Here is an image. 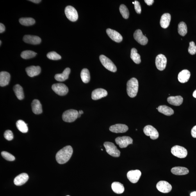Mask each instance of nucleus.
Listing matches in <instances>:
<instances>
[{"mask_svg": "<svg viewBox=\"0 0 196 196\" xmlns=\"http://www.w3.org/2000/svg\"><path fill=\"white\" fill-rule=\"evenodd\" d=\"M37 54L36 52L30 50H26L22 52L21 57L22 58L25 59H28L33 58L35 57Z\"/></svg>", "mask_w": 196, "mask_h": 196, "instance_id": "obj_36", "label": "nucleus"}, {"mask_svg": "<svg viewBox=\"0 0 196 196\" xmlns=\"http://www.w3.org/2000/svg\"><path fill=\"white\" fill-rule=\"evenodd\" d=\"M190 73L188 70H184L180 72L178 75V80L180 83H184L187 82L190 77Z\"/></svg>", "mask_w": 196, "mask_h": 196, "instance_id": "obj_24", "label": "nucleus"}, {"mask_svg": "<svg viewBox=\"0 0 196 196\" xmlns=\"http://www.w3.org/2000/svg\"><path fill=\"white\" fill-rule=\"evenodd\" d=\"M81 77L83 83H87L90 80V73L86 68H84L81 73Z\"/></svg>", "mask_w": 196, "mask_h": 196, "instance_id": "obj_33", "label": "nucleus"}, {"mask_svg": "<svg viewBox=\"0 0 196 196\" xmlns=\"http://www.w3.org/2000/svg\"><path fill=\"white\" fill-rule=\"evenodd\" d=\"M108 95L107 91L103 89L99 88L93 90L92 93V98L93 100H97L105 97Z\"/></svg>", "mask_w": 196, "mask_h": 196, "instance_id": "obj_17", "label": "nucleus"}, {"mask_svg": "<svg viewBox=\"0 0 196 196\" xmlns=\"http://www.w3.org/2000/svg\"><path fill=\"white\" fill-rule=\"evenodd\" d=\"M168 102L170 104L174 106H180L183 102V98L180 95L176 96H170L167 99Z\"/></svg>", "mask_w": 196, "mask_h": 196, "instance_id": "obj_26", "label": "nucleus"}, {"mask_svg": "<svg viewBox=\"0 0 196 196\" xmlns=\"http://www.w3.org/2000/svg\"><path fill=\"white\" fill-rule=\"evenodd\" d=\"M133 4H134V2H133Z\"/></svg>", "mask_w": 196, "mask_h": 196, "instance_id": "obj_51", "label": "nucleus"}, {"mask_svg": "<svg viewBox=\"0 0 196 196\" xmlns=\"http://www.w3.org/2000/svg\"><path fill=\"white\" fill-rule=\"evenodd\" d=\"M158 110L159 112L168 116H171L174 113V111L172 109L166 106H159Z\"/></svg>", "mask_w": 196, "mask_h": 196, "instance_id": "obj_29", "label": "nucleus"}, {"mask_svg": "<svg viewBox=\"0 0 196 196\" xmlns=\"http://www.w3.org/2000/svg\"><path fill=\"white\" fill-rule=\"evenodd\" d=\"M171 152L173 155L180 158H185L188 155L187 150L185 148L178 145L173 147Z\"/></svg>", "mask_w": 196, "mask_h": 196, "instance_id": "obj_6", "label": "nucleus"}, {"mask_svg": "<svg viewBox=\"0 0 196 196\" xmlns=\"http://www.w3.org/2000/svg\"><path fill=\"white\" fill-rule=\"evenodd\" d=\"M52 88L57 94L61 96L67 95L68 92L67 86L63 83H56L52 85Z\"/></svg>", "mask_w": 196, "mask_h": 196, "instance_id": "obj_7", "label": "nucleus"}, {"mask_svg": "<svg viewBox=\"0 0 196 196\" xmlns=\"http://www.w3.org/2000/svg\"><path fill=\"white\" fill-rule=\"evenodd\" d=\"M138 82L135 78H132L127 82V92L130 97H135L138 92Z\"/></svg>", "mask_w": 196, "mask_h": 196, "instance_id": "obj_2", "label": "nucleus"}, {"mask_svg": "<svg viewBox=\"0 0 196 196\" xmlns=\"http://www.w3.org/2000/svg\"><path fill=\"white\" fill-rule=\"evenodd\" d=\"M5 29V27L4 25L2 23H0V33H2L4 32Z\"/></svg>", "mask_w": 196, "mask_h": 196, "instance_id": "obj_44", "label": "nucleus"}, {"mask_svg": "<svg viewBox=\"0 0 196 196\" xmlns=\"http://www.w3.org/2000/svg\"><path fill=\"white\" fill-rule=\"evenodd\" d=\"M29 1L33 2V3H39L40 2L42 1H41V0H30V1Z\"/></svg>", "mask_w": 196, "mask_h": 196, "instance_id": "obj_46", "label": "nucleus"}, {"mask_svg": "<svg viewBox=\"0 0 196 196\" xmlns=\"http://www.w3.org/2000/svg\"><path fill=\"white\" fill-rule=\"evenodd\" d=\"M16 96L19 100H22L24 99V94L23 89L21 86L19 84H17L13 88Z\"/></svg>", "mask_w": 196, "mask_h": 196, "instance_id": "obj_30", "label": "nucleus"}, {"mask_svg": "<svg viewBox=\"0 0 196 196\" xmlns=\"http://www.w3.org/2000/svg\"><path fill=\"white\" fill-rule=\"evenodd\" d=\"M104 145L107 153L110 155L115 157H120V152L113 143L106 142L104 143Z\"/></svg>", "mask_w": 196, "mask_h": 196, "instance_id": "obj_5", "label": "nucleus"}, {"mask_svg": "<svg viewBox=\"0 0 196 196\" xmlns=\"http://www.w3.org/2000/svg\"><path fill=\"white\" fill-rule=\"evenodd\" d=\"M33 112L36 115L40 114L42 113V106L39 100H34L31 104Z\"/></svg>", "mask_w": 196, "mask_h": 196, "instance_id": "obj_25", "label": "nucleus"}, {"mask_svg": "<svg viewBox=\"0 0 196 196\" xmlns=\"http://www.w3.org/2000/svg\"><path fill=\"white\" fill-rule=\"evenodd\" d=\"M29 177L28 174L25 173L18 175L14 180V183L15 185L20 186L23 185L28 181Z\"/></svg>", "mask_w": 196, "mask_h": 196, "instance_id": "obj_18", "label": "nucleus"}, {"mask_svg": "<svg viewBox=\"0 0 196 196\" xmlns=\"http://www.w3.org/2000/svg\"><path fill=\"white\" fill-rule=\"evenodd\" d=\"M20 23L25 26H30L35 23V21L31 18H22L19 20Z\"/></svg>", "mask_w": 196, "mask_h": 196, "instance_id": "obj_34", "label": "nucleus"}, {"mask_svg": "<svg viewBox=\"0 0 196 196\" xmlns=\"http://www.w3.org/2000/svg\"><path fill=\"white\" fill-rule=\"evenodd\" d=\"M83 113H84V112L83 111L80 110V111H79V114H80L81 115L82 114H83Z\"/></svg>", "mask_w": 196, "mask_h": 196, "instance_id": "obj_49", "label": "nucleus"}, {"mask_svg": "<svg viewBox=\"0 0 196 196\" xmlns=\"http://www.w3.org/2000/svg\"><path fill=\"white\" fill-rule=\"evenodd\" d=\"M70 68H65L62 74H57L54 76V78L57 81L63 82L68 79L70 73Z\"/></svg>", "mask_w": 196, "mask_h": 196, "instance_id": "obj_23", "label": "nucleus"}, {"mask_svg": "<svg viewBox=\"0 0 196 196\" xmlns=\"http://www.w3.org/2000/svg\"><path fill=\"white\" fill-rule=\"evenodd\" d=\"M79 111L74 109H70L64 111L62 115L64 121L67 122H73L78 118Z\"/></svg>", "mask_w": 196, "mask_h": 196, "instance_id": "obj_3", "label": "nucleus"}, {"mask_svg": "<svg viewBox=\"0 0 196 196\" xmlns=\"http://www.w3.org/2000/svg\"><path fill=\"white\" fill-rule=\"evenodd\" d=\"M47 57L51 60H60L61 58L60 55L54 51L49 52L47 54Z\"/></svg>", "mask_w": 196, "mask_h": 196, "instance_id": "obj_38", "label": "nucleus"}, {"mask_svg": "<svg viewBox=\"0 0 196 196\" xmlns=\"http://www.w3.org/2000/svg\"><path fill=\"white\" fill-rule=\"evenodd\" d=\"M106 32L109 37L115 42L120 43L122 40V36L118 32L110 28L107 29Z\"/></svg>", "mask_w": 196, "mask_h": 196, "instance_id": "obj_15", "label": "nucleus"}, {"mask_svg": "<svg viewBox=\"0 0 196 196\" xmlns=\"http://www.w3.org/2000/svg\"><path fill=\"white\" fill-rule=\"evenodd\" d=\"M131 58L137 64H139L141 62L140 56L137 53V50L135 48L131 49Z\"/></svg>", "mask_w": 196, "mask_h": 196, "instance_id": "obj_32", "label": "nucleus"}, {"mask_svg": "<svg viewBox=\"0 0 196 196\" xmlns=\"http://www.w3.org/2000/svg\"><path fill=\"white\" fill-rule=\"evenodd\" d=\"M16 126L18 129L23 133H26L28 131L27 124H26L23 121L18 120L16 123Z\"/></svg>", "mask_w": 196, "mask_h": 196, "instance_id": "obj_31", "label": "nucleus"}, {"mask_svg": "<svg viewBox=\"0 0 196 196\" xmlns=\"http://www.w3.org/2000/svg\"><path fill=\"white\" fill-rule=\"evenodd\" d=\"M193 96L196 99V90L194 91L193 93Z\"/></svg>", "mask_w": 196, "mask_h": 196, "instance_id": "obj_48", "label": "nucleus"}, {"mask_svg": "<svg viewBox=\"0 0 196 196\" xmlns=\"http://www.w3.org/2000/svg\"><path fill=\"white\" fill-rule=\"evenodd\" d=\"M111 188L114 192L117 194H121L125 190L124 185L119 182H113L111 184Z\"/></svg>", "mask_w": 196, "mask_h": 196, "instance_id": "obj_27", "label": "nucleus"}, {"mask_svg": "<svg viewBox=\"0 0 196 196\" xmlns=\"http://www.w3.org/2000/svg\"><path fill=\"white\" fill-rule=\"evenodd\" d=\"M117 144L121 148H126L130 144L133 143V140L131 137L128 136H123L118 137L115 139Z\"/></svg>", "mask_w": 196, "mask_h": 196, "instance_id": "obj_10", "label": "nucleus"}, {"mask_svg": "<svg viewBox=\"0 0 196 196\" xmlns=\"http://www.w3.org/2000/svg\"><path fill=\"white\" fill-rule=\"evenodd\" d=\"M173 174L176 175H185L188 174L189 170L187 168L182 167H175L171 169Z\"/></svg>", "mask_w": 196, "mask_h": 196, "instance_id": "obj_28", "label": "nucleus"}, {"mask_svg": "<svg viewBox=\"0 0 196 196\" xmlns=\"http://www.w3.org/2000/svg\"><path fill=\"white\" fill-rule=\"evenodd\" d=\"M144 1L148 6L152 5L154 2L153 0H145Z\"/></svg>", "mask_w": 196, "mask_h": 196, "instance_id": "obj_45", "label": "nucleus"}, {"mask_svg": "<svg viewBox=\"0 0 196 196\" xmlns=\"http://www.w3.org/2000/svg\"><path fill=\"white\" fill-rule=\"evenodd\" d=\"M26 71L29 76L33 77L39 75L41 69L39 66H31L27 67L26 69Z\"/></svg>", "mask_w": 196, "mask_h": 196, "instance_id": "obj_20", "label": "nucleus"}, {"mask_svg": "<svg viewBox=\"0 0 196 196\" xmlns=\"http://www.w3.org/2000/svg\"><path fill=\"white\" fill-rule=\"evenodd\" d=\"M156 188L160 192L164 193H169L172 190V186L166 181H160L157 184Z\"/></svg>", "mask_w": 196, "mask_h": 196, "instance_id": "obj_12", "label": "nucleus"}, {"mask_svg": "<svg viewBox=\"0 0 196 196\" xmlns=\"http://www.w3.org/2000/svg\"><path fill=\"white\" fill-rule=\"evenodd\" d=\"M188 52L189 54L192 55H193L196 53V46L194 42H191L189 43Z\"/></svg>", "mask_w": 196, "mask_h": 196, "instance_id": "obj_40", "label": "nucleus"}, {"mask_svg": "<svg viewBox=\"0 0 196 196\" xmlns=\"http://www.w3.org/2000/svg\"><path fill=\"white\" fill-rule=\"evenodd\" d=\"M100 60L102 65L109 71L113 72H115L117 71V67L106 56L104 55H100Z\"/></svg>", "mask_w": 196, "mask_h": 196, "instance_id": "obj_4", "label": "nucleus"}, {"mask_svg": "<svg viewBox=\"0 0 196 196\" xmlns=\"http://www.w3.org/2000/svg\"><path fill=\"white\" fill-rule=\"evenodd\" d=\"M134 38L137 42L142 45L147 44L148 40L146 36L143 35L140 29H137L134 34Z\"/></svg>", "mask_w": 196, "mask_h": 196, "instance_id": "obj_14", "label": "nucleus"}, {"mask_svg": "<svg viewBox=\"0 0 196 196\" xmlns=\"http://www.w3.org/2000/svg\"><path fill=\"white\" fill-rule=\"evenodd\" d=\"M141 175V173L138 170L130 171L127 174V178L132 183H137Z\"/></svg>", "mask_w": 196, "mask_h": 196, "instance_id": "obj_13", "label": "nucleus"}, {"mask_svg": "<svg viewBox=\"0 0 196 196\" xmlns=\"http://www.w3.org/2000/svg\"><path fill=\"white\" fill-rule=\"evenodd\" d=\"M167 60L165 56L162 54H158L156 59V65L158 70H163L166 68Z\"/></svg>", "mask_w": 196, "mask_h": 196, "instance_id": "obj_11", "label": "nucleus"}, {"mask_svg": "<svg viewBox=\"0 0 196 196\" xmlns=\"http://www.w3.org/2000/svg\"><path fill=\"white\" fill-rule=\"evenodd\" d=\"M143 132L146 135L150 136L152 140H155L158 138L159 134L158 131L152 125H148L145 127Z\"/></svg>", "mask_w": 196, "mask_h": 196, "instance_id": "obj_9", "label": "nucleus"}, {"mask_svg": "<svg viewBox=\"0 0 196 196\" xmlns=\"http://www.w3.org/2000/svg\"><path fill=\"white\" fill-rule=\"evenodd\" d=\"M178 32L180 35L184 36L188 33L187 26L185 23L180 22L178 26Z\"/></svg>", "mask_w": 196, "mask_h": 196, "instance_id": "obj_35", "label": "nucleus"}, {"mask_svg": "<svg viewBox=\"0 0 196 196\" xmlns=\"http://www.w3.org/2000/svg\"><path fill=\"white\" fill-rule=\"evenodd\" d=\"M134 8L137 13L140 14L141 12V8L140 2L138 1H134Z\"/></svg>", "mask_w": 196, "mask_h": 196, "instance_id": "obj_42", "label": "nucleus"}, {"mask_svg": "<svg viewBox=\"0 0 196 196\" xmlns=\"http://www.w3.org/2000/svg\"><path fill=\"white\" fill-rule=\"evenodd\" d=\"M10 79V75L8 72L2 71L0 73V85L4 86L8 85Z\"/></svg>", "mask_w": 196, "mask_h": 196, "instance_id": "obj_21", "label": "nucleus"}, {"mask_svg": "<svg viewBox=\"0 0 196 196\" xmlns=\"http://www.w3.org/2000/svg\"><path fill=\"white\" fill-rule=\"evenodd\" d=\"M191 196H196V192L194 191V192H192L191 193Z\"/></svg>", "mask_w": 196, "mask_h": 196, "instance_id": "obj_47", "label": "nucleus"}, {"mask_svg": "<svg viewBox=\"0 0 196 196\" xmlns=\"http://www.w3.org/2000/svg\"><path fill=\"white\" fill-rule=\"evenodd\" d=\"M1 43H2V42H1V40L0 41V44H0V45H1Z\"/></svg>", "mask_w": 196, "mask_h": 196, "instance_id": "obj_50", "label": "nucleus"}, {"mask_svg": "<svg viewBox=\"0 0 196 196\" xmlns=\"http://www.w3.org/2000/svg\"><path fill=\"white\" fill-rule=\"evenodd\" d=\"M4 136L7 140L9 141L12 140L13 138V134L10 130L6 131L4 132Z\"/></svg>", "mask_w": 196, "mask_h": 196, "instance_id": "obj_41", "label": "nucleus"}, {"mask_svg": "<svg viewBox=\"0 0 196 196\" xmlns=\"http://www.w3.org/2000/svg\"><path fill=\"white\" fill-rule=\"evenodd\" d=\"M119 10L123 17L125 19H128L129 17V13L128 9H127L126 6L124 4H121Z\"/></svg>", "mask_w": 196, "mask_h": 196, "instance_id": "obj_37", "label": "nucleus"}, {"mask_svg": "<svg viewBox=\"0 0 196 196\" xmlns=\"http://www.w3.org/2000/svg\"><path fill=\"white\" fill-rule=\"evenodd\" d=\"M128 130V127L125 124H117L111 126L109 130L115 133H124Z\"/></svg>", "mask_w": 196, "mask_h": 196, "instance_id": "obj_16", "label": "nucleus"}, {"mask_svg": "<svg viewBox=\"0 0 196 196\" xmlns=\"http://www.w3.org/2000/svg\"><path fill=\"white\" fill-rule=\"evenodd\" d=\"M1 155L4 159L8 161H12L15 160L14 156L8 152L5 151L2 152Z\"/></svg>", "mask_w": 196, "mask_h": 196, "instance_id": "obj_39", "label": "nucleus"}, {"mask_svg": "<svg viewBox=\"0 0 196 196\" xmlns=\"http://www.w3.org/2000/svg\"><path fill=\"white\" fill-rule=\"evenodd\" d=\"M65 13L68 19L72 22H75L78 19L77 11L73 7L68 6L65 8Z\"/></svg>", "mask_w": 196, "mask_h": 196, "instance_id": "obj_8", "label": "nucleus"}, {"mask_svg": "<svg viewBox=\"0 0 196 196\" xmlns=\"http://www.w3.org/2000/svg\"><path fill=\"white\" fill-rule=\"evenodd\" d=\"M73 150L70 146H67L59 150L56 156V160L59 164L67 163L71 158Z\"/></svg>", "mask_w": 196, "mask_h": 196, "instance_id": "obj_1", "label": "nucleus"}, {"mask_svg": "<svg viewBox=\"0 0 196 196\" xmlns=\"http://www.w3.org/2000/svg\"><path fill=\"white\" fill-rule=\"evenodd\" d=\"M171 19V16L169 13H164L161 18L160 24L161 26L163 28H166L169 26Z\"/></svg>", "mask_w": 196, "mask_h": 196, "instance_id": "obj_22", "label": "nucleus"}, {"mask_svg": "<svg viewBox=\"0 0 196 196\" xmlns=\"http://www.w3.org/2000/svg\"><path fill=\"white\" fill-rule=\"evenodd\" d=\"M70 196V195H67V196Z\"/></svg>", "mask_w": 196, "mask_h": 196, "instance_id": "obj_52", "label": "nucleus"}, {"mask_svg": "<svg viewBox=\"0 0 196 196\" xmlns=\"http://www.w3.org/2000/svg\"><path fill=\"white\" fill-rule=\"evenodd\" d=\"M23 40L25 43L33 45L39 44L42 41L39 36L31 35H25Z\"/></svg>", "mask_w": 196, "mask_h": 196, "instance_id": "obj_19", "label": "nucleus"}, {"mask_svg": "<svg viewBox=\"0 0 196 196\" xmlns=\"http://www.w3.org/2000/svg\"><path fill=\"white\" fill-rule=\"evenodd\" d=\"M191 134L193 137L196 138V125L191 129Z\"/></svg>", "mask_w": 196, "mask_h": 196, "instance_id": "obj_43", "label": "nucleus"}]
</instances>
